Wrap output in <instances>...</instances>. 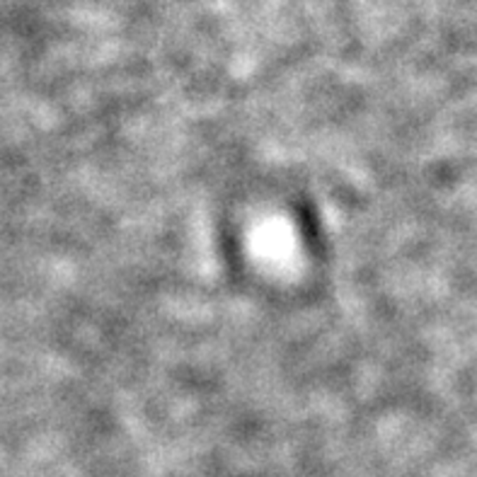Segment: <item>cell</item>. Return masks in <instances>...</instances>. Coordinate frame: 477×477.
Instances as JSON below:
<instances>
[]
</instances>
